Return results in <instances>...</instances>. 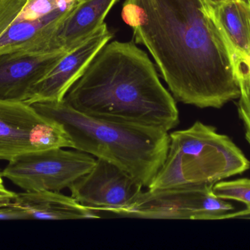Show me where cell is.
<instances>
[{
	"label": "cell",
	"mask_w": 250,
	"mask_h": 250,
	"mask_svg": "<svg viewBox=\"0 0 250 250\" xmlns=\"http://www.w3.org/2000/svg\"><path fill=\"white\" fill-rule=\"evenodd\" d=\"M122 17L175 99L220 109L239 98L233 52L205 0H125Z\"/></svg>",
	"instance_id": "6da1fadb"
},
{
	"label": "cell",
	"mask_w": 250,
	"mask_h": 250,
	"mask_svg": "<svg viewBox=\"0 0 250 250\" xmlns=\"http://www.w3.org/2000/svg\"><path fill=\"white\" fill-rule=\"evenodd\" d=\"M64 101L83 114L108 121L166 132L179 123L175 98L160 82L146 53L132 43L105 44Z\"/></svg>",
	"instance_id": "7a4b0ae2"
},
{
	"label": "cell",
	"mask_w": 250,
	"mask_h": 250,
	"mask_svg": "<svg viewBox=\"0 0 250 250\" xmlns=\"http://www.w3.org/2000/svg\"><path fill=\"white\" fill-rule=\"evenodd\" d=\"M32 105L63 126L73 149L116 164L144 187H149L166 159L170 139L163 129L95 118L64 100Z\"/></svg>",
	"instance_id": "3957f363"
},
{
	"label": "cell",
	"mask_w": 250,
	"mask_h": 250,
	"mask_svg": "<svg viewBox=\"0 0 250 250\" xmlns=\"http://www.w3.org/2000/svg\"><path fill=\"white\" fill-rule=\"evenodd\" d=\"M167 155L148 189L213 186L242 174L250 161L227 135L200 121L169 135Z\"/></svg>",
	"instance_id": "277c9868"
},
{
	"label": "cell",
	"mask_w": 250,
	"mask_h": 250,
	"mask_svg": "<svg viewBox=\"0 0 250 250\" xmlns=\"http://www.w3.org/2000/svg\"><path fill=\"white\" fill-rule=\"evenodd\" d=\"M212 188L210 186L148 189L141 192L127 206L103 215L146 220L228 219L234 211V206L226 200L217 198L213 193Z\"/></svg>",
	"instance_id": "5b68a950"
},
{
	"label": "cell",
	"mask_w": 250,
	"mask_h": 250,
	"mask_svg": "<svg viewBox=\"0 0 250 250\" xmlns=\"http://www.w3.org/2000/svg\"><path fill=\"white\" fill-rule=\"evenodd\" d=\"M73 148L63 126L24 101L0 98V159L10 161L29 153Z\"/></svg>",
	"instance_id": "8992f818"
},
{
	"label": "cell",
	"mask_w": 250,
	"mask_h": 250,
	"mask_svg": "<svg viewBox=\"0 0 250 250\" xmlns=\"http://www.w3.org/2000/svg\"><path fill=\"white\" fill-rule=\"evenodd\" d=\"M95 162L96 159L86 153L51 148L9 161L1 176L24 191L60 192L88 173Z\"/></svg>",
	"instance_id": "52a82bcc"
},
{
	"label": "cell",
	"mask_w": 250,
	"mask_h": 250,
	"mask_svg": "<svg viewBox=\"0 0 250 250\" xmlns=\"http://www.w3.org/2000/svg\"><path fill=\"white\" fill-rule=\"evenodd\" d=\"M142 183L118 166L96 159L92 169L69 187L79 204L102 215L125 208L142 192Z\"/></svg>",
	"instance_id": "ba28073f"
},
{
	"label": "cell",
	"mask_w": 250,
	"mask_h": 250,
	"mask_svg": "<svg viewBox=\"0 0 250 250\" xmlns=\"http://www.w3.org/2000/svg\"><path fill=\"white\" fill-rule=\"evenodd\" d=\"M78 2L72 0L45 19L29 21L19 16L16 0H0V54L53 51L51 41L57 27Z\"/></svg>",
	"instance_id": "9c48e42d"
},
{
	"label": "cell",
	"mask_w": 250,
	"mask_h": 250,
	"mask_svg": "<svg viewBox=\"0 0 250 250\" xmlns=\"http://www.w3.org/2000/svg\"><path fill=\"white\" fill-rule=\"evenodd\" d=\"M113 38L106 23L87 39L67 51L34 88L29 104L48 101H61L73 84L81 77L98 51Z\"/></svg>",
	"instance_id": "30bf717a"
},
{
	"label": "cell",
	"mask_w": 250,
	"mask_h": 250,
	"mask_svg": "<svg viewBox=\"0 0 250 250\" xmlns=\"http://www.w3.org/2000/svg\"><path fill=\"white\" fill-rule=\"evenodd\" d=\"M67 51H18L0 54V98L26 102Z\"/></svg>",
	"instance_id": "8fae6325"
},
{
	"label": "cell",
	"mask_w": 250,
	"mask_h": 250,
	"mask_svg": "<svg viewBox=\"0 0 250 250\" xmlns=\"http://www.w3.org/2000/svg\"><path fill=\"white\" fill-rule=\"evenodd\" d=\"M119 0L79 1L59 25L51 41V51H69L93 35Z\"/></svg>",
	"instance_id": "7c38bea8"
},
{
	"label": "cell",
	"mask_w": 250,
	"mask_h": 250,
	"mask_svg": "<svg viewBox=\"0 0 250 250\" xmlns=\"http://www.w3.org/2000/svg\"><path fill=\"white\" fill-rule=\"evenodd\" d=\"M13 202L29 212L31 220H98V211L79 204L73 197L53 191H24L15 195Z\"/></svg>",
	"instance_id": "4fadbf2b"
},
{
	"label": "cell",
	"mask_w": 250,
	"mask_h": 250,
	"mask_svg": "<svg viewBox=\"0 0 250 250\" xmlns=\"http://www.w3.org/2000/svg\"><path fill=\"white\" fill-rule=\"evenodd\" d=\"M211 8L231 48L237 73L250 71V0H232Z\"/></svg>",
	"instance_id": "5bb4252c"
},
{
	"label": "cell",
	"mask_w": 250,
	"mask_h": 250,
	"mask_svg": "<svg viewBox=\"0 0 250 250\" xmlns=\"http://www.w3.org/2000/svg\"><path fill=\"white\" fill-rule=\"evenodd\" d=\"M213 193L223 200L242 203L247 208L241 212L231 213L228 218L245 217L250 215V179L221 181L213 186Z\"/></svg>",
	"instance_id": "9a60e30c"
},
{
	"label": "cell",
	"mask_w": 250,
	"mask_h": 250,
	"mask_svg": "<svg viewBox=\"0 0 250 250\" xmlns=\"http://www.w3.org/2000/svg\"><path fill=\"white\" fill-rule=\"evenodd\" d=\"M237 76L240 90L238 113L245 126V138L250 145V71L239 70Z\"/></svg>",
	"instance_id": "2e32d148"
},
{
	"label": "cell",
	"mask_w": 250,
	"mask_h": 250,
	"mask_svg": "<svg viewBox=\"0 0 250 250\" xmlns=\"http://www.w3.org/2000/svg\"><path fill=\"white\" fill-rule=\"evenodd\" d=\"M31 220L29 212L14 202L0 206V220Z\"/></svg>",
	"instance_id": "e0dca14e"
},
{
	"label": "cell",
	"mask_w": 250,
	"mask_h": 250,
	"mask_svg": "<svg viewBox=\"0 0 250 250\" xmlns=\"http://www.w3.org/2000/svg\"><path fill=\"white\" fill-rule=\"evenodd\" d=\"M15 195H16V193L9 190L8 189L6 190L0 191V206L13 202Z\"/></svg>",
	"instance_id": "ac0fdd59"
},
{
	"label": "cell",
	"mask_w": 250,
	"mask_h": 250,
	"mask_svg": "<svg viewBox=\"0 0 250 250\" xmlns=\"http://www.w3.org/2000/svg\"><path fill=\"white\" fill-rule=\"evenodd\" d=\"M206 2L211 7H214L219 4L227 2V1H232V0H205Z\"/></svg>",
	"instance_id": "d6986e66"
},
{
	"label": "cell",
	"mask_w": 250,
	"mask_h": 250,
	"mask_svg": "<svg viewBox=\"0 0 250 250\" xmlns=\"http://www.w3.org/2000/svg\"><path fill=\"white\" fill-rule=\"evenodd\" d=\"M76 1H83V0H76Z\"/></svg>",
	"instance_id": "ffe728a7"
}]
</instances>
